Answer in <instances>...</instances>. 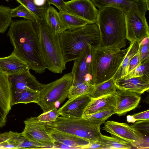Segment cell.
I'll return each instance as SVG.
<instances>
[{"mask_svg": "<svg viewBox=\"0 0 149 149\" xmlns=\"http://www.w3.org/2000/svg\"><path fill=\"white\" fill-rule=\"evenodd\" d=\"M10 9L9 7L0 6V33L5 32L13 21Z\"/></svg>", "mask_w": 149, "mask_h": 149, "instance_id": "4dcf8cb0", "label": "cell"}, {"mask_svg": "<svg viewBox=\"0 0 149 149\" xmlns=\"http://www.w3.org/2000/svg\"><path fill=\"white\" fill-rule=\"evenodd\" d=\"M137 149H149V134L143 135V140Z\"/></svg>", "mask_w": 149, "mask_h": 149, "instance_id": "7bdbcfd3", "label": "cell"}, {"mask_svg": "<svg viewBox=\"0 0 149 149\" xmlns=\"http://www.w3.org/2000/svg\"><path fill=\"white\" fill-rule=\"evenodd\" d=\"M60 115L58 109L55 108L46 112H43L37 118L40 122L48 123L54 121Z\"/></svg>", "mask_w": 149, "mask_h": 149, "instance_id": "e575fe53", "label": "cell"}, {"mask_svg": "<svg viewBox=\"0 0 149 149\" xmlns=\"http://www.w3.org/2000/svg\"><path fill=\"white\" fill-rule=\"evenodd\" d=\"M135 93L120 90L115 95L116 104L115 113L121 116L135 108L138 105L141 98Z\"/></svg>", "mask_w": 149, "mask_h": 149, "instance_id": "e0dca14e", "label": "cell"}, {"mask_svg": "<svg viewBox=\"0 0 149 149\" xmlns=\"http://www.w3.org/2000/svg\"><path fill=\"white\" fill-rule=\"evenodd\" d=\"M46 1L49 5L52 4L55 6L59 10V12H67L65 2L64 0H46Z\"/></svg>", "mask_w": 149, "mask_h": 149, "instance_id": "b9f144b4", "label": "cell"}, {"mask_svg": "<svg viewBox=\"0 0 149 149\" xmlns=\"http://www.w3.org/2000/svg\"><path fill=\"white\" fill-rule=\"evenodd\" d=\"M115 80L113 78L95 85L93 90L89 95L92 99H95L108 95H115L117 89L114 83Z\"/></svg>", "mask_w": 149, "mask_h": 149, "instance_id": "603a6c76", "label": "cell"}, {"mask_svg": "<svg viewBox=\"0 0 149 149\" xmlns=\"http://www.w3.org/2000/svg\"><path fill=\"white\" fill-rule=\"evenodd\" d=\"M10 26L7 35L13 46V52L35 72L43 73L46 68L41 56L33 21H13Z\"/></svg>", "mask_w": 149, "mask_h": 149, "instance_id": "6da1fadb", "label": "cell"}, {"mask_svg": "<svg viewBox=\"0 0 149 149\" xmlns=\"http://www.w3.org/2000/svg\"><path fill=\"white\" fill-rule=\"evenodd\" d=\"M20 144L18 149H45L44 146L32 141L22 136L20 137Z\"/></svg>", "mask_w": 149, "mask_h": 149, "instance_id": "d590c367", "label": "cell"}, {"mask_svg": "<svg viewBox=\"0 0 149 149\" xmlns=\"http://www.w3.org/2000/svg\"><path fill=\"white\" fill-rule=\"evenodd\" d=\"M45 21L56 34L60 35L67 30L59 13L53 6L50 5L46 10Z\"/></svg>", "mask_w": 149, "mask_h": 149, "instance_id": "44dd1931", "label": "cell"}, {"mask_svg": "<svg viewBox=\"0 0 149 149\" xmlns=\"http://www.w3.org/2000/svg\"><path fill=\"white\" fill-rule=\"evenodd\" d=\"M37 32L41 56L46 69L55 73H61L65 69L64 58L59 41V35L56 34L45 20L33 21Z\"/></svg>", "mask_w": 149, "mask_h": 149, "instance_id": "3957f363", "label": "cell"}, {"mask_svg": "<svg viewBox=\"0 0 149 149\" xmlns=\"http://www.w3.org/2000/svg\"><path fill=\"white\" fill-rule=\"evenodd\" d=\"M20 4L27 8L41 19L45 20V14L48 7L47 3L41 6H36L33 0H16Z\"/></svg>", "mask_w": 149, "mask_h": 149, "instance_id": "f546056e", "label": "cell"}, {"mask_svg": "<svg viewBox=\"0 0 149 149\" xmlns=\"http://www.w3.org/2000/svg\"><path fill=\"white\" fill-rule=\"evenodd\" d=\"M85 149H106L105 147L98 141L89 143Z\"/></svg>", "mask_w": 149, "mask_h": 149, "instance_id": "ee69618b", "label": "cell"}, {"mask_svg": "<svg viewBox=\"0 0 149 149\" xmlns=\"http://www.w3.org/2000/svg\"><path fill=\"white\" fill-rule=\"evenodd\" d=\"M149 37L143 39L139 44L138 52L140 65L149 61Z\"/></svg>", "mask_w": 149, "mask_h": 149, "instance_id": "d6a6232c", "label": "cell"}, {"mask_svg": "<svg viewBox=\"0 0 149 149\" xmlns=\"http://www.w3.org/2000/svg\"><path fill=\"white\" fill-rule=\"evenodd\" d=\"M90 45H88L74 61L71 72L73 76L74 80L78 82H88L92 83L90 75Z\"/></svg>", "mask_w": 149, "mask_h": 149, "instance_id": "4fadbf2b", "label": "cell"}, {"mask_svg": "<svg viewBox=\"0 0 149 149\" xmlns=\"http://www.w3.org/2000/svg\"><path fill=\"white\" fill-rule=\"evenodd\" d=\"M100 33L97 45L100 48L119 49L126 46L125 14L111 7L99 9L96 23Z\"/></svg>", "mask_w": 149, "mask_h": 149, "instance_id": "7a4b0ae2", "label": "cell"}, {"mask_svg": "<svg viewBox=\"0 0 149 149\" xmlns=\"http://www.w3.org/2000/svg\"><path fill=\"white\" fill-rule=\"evenodd\" d=\"M40 94V91L31 90H25L12 93L11 106L19 103H37L39 100Z\"/></svg>", "mask_w": 149, "mask_h": 149, "instance_id": "7402d4cb", "label": "cell"}, {"mask_svg": "<svg viewBox=\"0 0 149 149\" xmlns=\"http://www.w3.org/2000/svg\"><path fill=\"white\" fill-rule=\"evenodd\" d=\"M25 127L21 136L52 149L54 141L46 130V123L40 122L37 117H31L24 121Z\"/></svg>", "mask_w": 149, "mask_h": 149, "instance_id": "9c48e42d", "label": "cell"}, {"mask_svg": "<svg viewBox=\"0 0 149 149\" xmlns=\"http://www.w3.org/2000/svg\"><path fill=\"white\" fill-rule=\"evenodd\" d=\"M95 85L88 82H78L73 81L68 97L71 99L79 96L89 94L93 90Z\"/></svg>", "mask_w": 149, "mask_h": 149, "instance_id": "484cf974", "label": "cell"}, {"mask_svg": "<svg viewBox=\"0 0 149 149\" xmlns=\"http://www.w3.org/2000/svg\"><path fill=\"white\" fill-rule=\"evenodd\" d=\"M34 4L38 6H41L45 5L46 3V0H33Z\"/></svg>", "mask_w": 149, "mask_h": 149, "instance_id": "bcb514c9", "label": "cell"}, {"mask_svg": "<svg viewBox=\"0 0 149 149\" xmlns=\"http://www.w3.org/2000/svg\"><path fill=\"white\" fill-rule=\"evenodd\" d=\"M29 69V65L13 52L8 56L0 57V72L8 76L19 74Z\"/></svg>", "mask_w": 149, "mask_h": 149, "instance_id": "ac0fdd59", "label": "cell"}, {"mask_svg": "<svg viewBox=\"0 0 149 149\" xmlns=\"http://www.w3.org/2000/svg\"><path fill=\"white\" fill-rule=\"evenodd\" d=\"M115 113V109H113L88 115L82 118L100 125L111 116Z\"/></svg>", "mask_w": 149, "mask_h": 149, "instance_id": "f1b7e54d", "label": "cell"}, {"mask_svg": "<svg viewBox=\"0 0 149 149\" xmlns=\"http://www.w3.org/2000/svg\"><path fill=\"white\" fill-rule=\"evenodd\" d=\"M52 149H74L72 147L63 143L54 141Z\"/></svg>", "mask_w": 149, "mask_h": 149, "instance_id": "f6af8a7d", "label": "cell"}, {"mask_svg": "<svg viewBox=\"0 0 149 149\" xmlns=\"http://www.w3.org/2000/svg\"><path fill=\"white\" fill-rule=\"evenodd\" d=\"M90 75L94 85L113 78L120 68L127 50L107 49L90 45Z\"/></svg>", "mask_w": 149, "mask_h": 149, "instance_id": "277c9868", "label": "cell"}, {"mask_svg": "<svg viewBox=\"0 0 149 149\" xmlns=\"http://www.w3.org/2000/svg\"><path fill=\"white\" fill-rule=\"evenodd\" d=\"M9 111L0 101V128L5 125Z\"/></svg>", "mask_w": 149, "mask_h": 149, "instance_id": "f35d334b", "label": "cell"}, {"mask_svg": "<svg viewBox=\"0 0 149 149\" xmlns=\"http://www.w3.org/2000/svg\"><path fill=\"white\" fill-rule=\"evenodd\" d=\"M115 85L120 90L141 94L148 91L149 78L145 77H123L116 79Z\"/></svg>", "mask_w": 149, "mask_h": 149, "instance_id": "2e32d148", "label": "cell"}, {"mask_svg": "<svg viewBox=\"0 0 149 149\" xmlns=\"http://www.w3.org/2000/svg\"><path fill=\"white\" fill-rule=\"evenodd\" d=\"M21 135V133L14 132L10 131L0 134V149H1V146L6 141L18 137Z\"/></svg>", "mask_w": 149, "mask_h": 149, "instance_id": "74e56055", "label": "cell"}, {"mask_svg": "<svg viewBox=\"0 0 149 149\" xmlns=\"http://www.w3.org/2000/svg\"><path fill=\"white\" fill-rule=\"evenodd\" d=\"M116 104V98L114 94L92 99L85 109L82 118L97 112L115 109Z\"/></svg>", "mask_w": 149, "mask_h": 149, "instance_id": "d6986e66", "label": "cell"}, {"mask_svg": "<svg viewBox=\"0 0 149 149\" xmlns=\"http://www.w3.org/2000/svg\"><path fill=\"white\" fill-rule=\"evenodd\" d=\"M46 127L82 138L90 143L98 141L102 134L100 125L82 118L58 116L54 121L46 123Z\"/></svg>", "mask_w": 149, "mask_h": 149, "instance_id": "8992f818", "label": "cell"}, {"mask_svg": "<svg viewBox=\"0 0 149 149\" xmlns=\"http://www.w3.org/2000/svg\"><path fill=\"white\" fill-rule=\"evenodd\" d=\"M10 13L12 17H21L32 21L41 19L28 9L21 4L15 8L11 9Z\"/></svg>", "mask_w": 149, "mask_h": 149, "instance_id": "1f68e13d", "label": "cell"}, {"mask_svg": "<svg viewBox=\"0 0 149 149\" xmlns=\"http://www.w3.org/2000/svg\"><path fill=\"white\" fill-rule=\"evenodd\" d=\"M141 77L149 78V61L140 65L135 69L123 77L130 78Z\"/></svg>", "mask_w": 149, "mask_h": 149, "instance_id": "836d02e7", "label": "cell"}, {"mask_svg": "<svg viewBox=\"0 0 149 149\" xmlns=\"http://www.w3.org/2000/svg\"><path fill=\"white\" fill-rule=\"evenodd\" d=\"M73 81L71 72L49 84H42L37 104L43 113L58 107L68 97Z\"/></svg>", "mask_w": 149, "mask_h": 149, "instance_id": "52a82bcc", "label": "cell"}, {"mask_svg": "<svg viewBox=\"0 0 149 149\" xmlns=\"http://www.w3.org/2000/svg\"><path fill=\"white\" fill-rule=\"evenodd\" d=\"M100 39L99 30L96 23L65 31L60 34L59 41L65 61H74L88 45H97Z\"/></svg>", "mask_w": 149, "mask_h": 149, "instance_id": "5b68a950", "label": "cell"}, {"mask_svg": "<svg viewBox=\"0 0 149 149\" xmlns=\"http://www.w3.org/2000/svg\"><path fill=\"white\" fill-rule=\"evenodd\" d=\"M139 65V56L138 52L136 54L131 58L128 67L127 74L135 69Z\"/></svg>", "mask_w": 149, "mask_h": 149, "instance_id": "ab89813d", "label": "cell"}, {"mask_svg": "<svg viewBox=\"0 0 149 149\" xmlns=\"http://www.w3.org/2000/svg\"><path fill=\"white\" fill-rule=\"evenodd\" d=\"M126 39L131 42L139 44L145 38L149 37V28L145 16L135 11L125 14Z\"/></svg>", "mask_w": 149, "mask_h": 149, "instance_id": "ba28073f", "label": "cell"}, {"mask_svg": "<svg viewBox=\"0 0 149 149\" xmlns=\"http://www.w3.org/2000/svg\"><path fill=\"white\" fill-rule=\"evenodd\" d=\"M59 13L67 30L76 29L89 23L87 21L67 12H59Z\"/></svg>", "mask_w": 149, "mask_h": 149, "instance_id": "83f0119b", "label": "cell"}, {"mask_svg": "<svg viewBox=\"0 0 149 149\" xmlns=\"http://www.w3.org/2000/svg\"><path fill=\"white\" fill-rule=\"evenodd\" d=\"M65 2L67 12L89 23H96L99 10L91 0H71Z\"/></svg>", "mask_w": 149, "mask_h": 149, "instance_id": "8fae6325", "label": "cell"}, {"mask_svg": "<svg viewBox=\"0 0 149 149\" xmlns=\"http://www.w3.org/2000/svg\"><path fill=\"white\" fill-rule=\"evenodd\" d=\"M91 100L89 94L69 99L58 109L60 115L65 118H81L85 109Z\"/></svg>", "mask_w": 149, "mask_h": 149, "instance_id": "9a60e30c", "label": "cell"}, {"mask_svg": "<svg viewBox=\"0 0 149 149\" xmlns=\"http://www.w3.org/2000/svg\"><path fill=\"white\" fill-rule=\"evenodd\" d=\"M139 44L137 42H131L122 63L117 73L113 77L115 79L123 77L127 74V68L130 61L132 57L138 52Z\"/></svg>", "mask_w": 149, "mask_h": 149, "instance_id": "cb8c5ba5", "label": "cell"}, {"mask_svg": "<svg viewBox=\"0 0 149 149\" xmlns=\"http://www.w3.org/2000/svg\"><path fill=\"white\" fill-rule=\"evenodd\" d=\"M130 125L142 134H149V120L137 121Z\"/></svg>", "mask_w": 149, "mask_h": 149, "instance_id": "8d00e7d4", "label": "cell"}, {"mask_svg": "<svg viewBox=\"0 0 149 149\" xmlns=\"http://www.w3.org/2000/svg\"><path fill=\"white\" fill-rule=\"evenodd\" d=\"M98 141L105 147L106 149H130L132 147L129 143L118 137L102 134Z\"/></svg>", "mask_w": 149, "mask_h": 149, "instance_id": "4316f807", "label": "cell"}, {"mask_svg": "<svg viewBox=\"0 0 149 149\" xmlns=\"http://www.w3.org/2000/svg\"><path fill=\"white\" fill-rule=\"evenodd\" d=\"M131 116L133 123L136 121L149 120V110L134 114Z\"/></svg>", "mask_w": 149, "mask_h": 149, "instance_id": "60d3db41", "label": "cell"}, {"mask_svg": "<svg viewBox=\"0 0 149 149\" xmlns=\"http://www.w3.org/2000/svg\"><path fill=\"white\" fill-rule=\"evenodd\" d=\"M47 131L54 141L72 147L74 149H85L89 143L87 140L78 136L47 129Z\"/></svg>", "mask_w": 149, "mask_h": 149, "instance_id": "ffe728a7", "label": "cell"}, {"mask_svg": "<svg viewBox=\"0 0 149 149\" xmlns=\"http://www.w3.org/2000/svg\"><path fill=\"white\" fill-rule=\"evenodd\" d=\"M146 2L147 5L148 10H149V0H145Z\"/></svg>", "mask_w": 149, "mask_h": 149, "instance_id": "7dc6e473", "label": "cell"}, {"mask_svg": "<svg viewBox=\"0 0 149 149\" xmlns=\"http://www.w3.org/2000/svg\"><path fill=\"white\" fill-rule=\"evenodd\" d=\"M103 128L111 134L129 143L132 147L137 149L144 135L126 123L113 121L105 122Z\"/></svg>", "mask_w": 149, "mask_h": 149, "instance_id": "30bf717a", "label": "cell"}, {"mask_svg": "<svg viewBox=\"0 0 149 149\" xmlns=\"http://www.w3.org/2000/svg\"><path fill=\"white\" fill-rule=\"evenodd\" d=\"M28 70L20 74L8 76L12 93L25 90L40 91L42 84Z\"/></svg>", "mask_w": 149, "mask_h": 149, "instance_id": "5bb4252c", "label": "cell"}, {"mask_svg": "<svg viewBox=\"0 0 149 149\" xmlns=\"http://www.w3.org/2000/svg\"><path fill=\"white\" fill-rule=\"evenodd\" d=\"M11 90L8 76L0 72V101L9 111L11 109Z\"/></svg>", "mask_w": 149, "mask_h": 149, "instance_id": "d4e9b609", "label": "cell"}, {"mask_svg": "<svg viewBox=\"0 0 149 149\" xmlns=\"http://www.w3.org/2000/svg\"><path fill=\"white\" fill-rule=\"evenodd\" d=\"M99 9L111 7L117 8L125 14L130 11H135L145 16L148 10L145 0H91Z\"/></svg>", "mask_w": 149, "mask_h": 149, "instance_id": "7c38bea8", "label": "cell"}]
</instances>
